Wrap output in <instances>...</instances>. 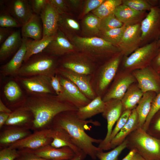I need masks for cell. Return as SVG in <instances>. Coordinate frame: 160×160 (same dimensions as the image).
<instances>
[{
  "label": "cell",
  "instance_id": "obj_1",
  "mask_svg": "<svg viewBox=\"0 0 160 160\" xmlns=\"http://www.w3.org/2000/svg\"><path fill=\"white\" fill-rule=\"evenodd\" d=\"M76 111H68L59 113L53 119L50 127L60 129L66 132L76 145L87 156L95 160L98 152L103 150L95 146L94 144H99L103 140L90 136L85 130L88 128L89 124L99 126L100 124L92 119H79L77 116Z\"/></svg>",
  "mask_w": 160,
  "mask_h": 160
},
{
  "label": "cell",
  "instance_id": "obj_2",
  "mask_svg": "<svg viewBox=\"0 0 160 160\" xmlns=\"http://www.w3.org/2000/svg\"><path fill=\"white\" fill-rule=\"evenodd\" d=\"M21 106L33 114V121L31 130L33 132L50 128L53 119L59 113L76 111L78 109L56 95L38 93L23 101Z\"/></svg>",
  "mask_w": 160,
  "mask_h": 160
},
{
  "label": "cell",
  "instance_id": "obj_3",
  "mask_svg": "<svg viewBox=\"0 0 160 160\" xmlns=\"http://www.w3.org/2000/svg\"><path fill=\"white\" fill-rule=\"evenodd\" d=\"M127 148L148 160H160V138L153 137L142 127H137L126 139Z\"/></svg>",
  "mask_w": 160,
  "mask_h": 160
},
{
  "label": "cell",
  "instance_id": "obj_4",
  "mask_svg": "<svg viewBox=\"0 0 160 160\" xmlns=\"http://www.w3.org/2000/svg\"><path fill=\"white\" fill-rule=\"evenodd\" d=\"M73 41L76 47L95 61L96 59L110 58L120 52L118 48L100 37L75 36Z\"/></svg>",
  "mask_w": 160,
  "mask_h": 160
},
{
  "label": "cell",
  "instance_id": "obj_5",
  "mask_svg": "<svg viewBox=\"0 0 160 160\" xmlns=\"http://www.w3.org/2000/svg\"><path fill=\"white\" fill-rule=\"evenodd\" d=\"M123 56L119 53L107 60L91 76V83L97 96L102 98L113 81Z\"/></svg>",
  "mask_w": 160,
  "mask_h": 160
},
{
  "label": "cell",
  "instance_id": "obj_6",
  "mask_svg": "<svg viewBox=\"0 0 160 160\" xmlns=\"http://www.w3.org/2000/svg\"><path fill=\"white\" fill-rule=\"evenodd\" d=\"M57 57L44 52L34 55L22 65L18 75L26 77L37 75L51 77L56 74L58 65Z\"/></svg>",
  "mask_w": 160,
  "mask_h": 160
},
{
  "label": "cell",
  "instance_id": "obj_7",
  "mask_svg": "<svg viewBox=\"0 0 160 160\" xmlns=\"http://www.w3.org/2000/svg\"><path fill=\"white\" fill-rule=\"evenodd\" d=\"M159 49L157 41L140 47L129 55L123 56L119 69L132 72L150 66Z\"/></svg>",
  "mask_w": 160,
  "mask_h": 160
},
{
  "label": "cell",
  "instance_id": "obj_8",
  "mask_svg": "<svg viewBox=\"0 0 160 160\" xmlns=\"http://www.w3.org/2000/svg\"><path fill=\"white\" fill-rule=\"evenodd\" d=\"M95 61L84 54L73 52L62 56L58 64L60 67L76 73L92 76L96 69Z\"/></svg>",
  "mask_w": 160,
  "mask_h": 160
},
{
  "label": "cell",
  "instance_id": "obj_9",
  "mask_svg": "<svg viewBox=\"0 0 160 160\" xmlns=\"http://www.w3.org/2000/svg\"><path fill=\"white\" fill-rule=\"evenodd\" d=\"M140 30L141 47L158 41L160 36V8L159 6L153 7L149 11L140 23Z\"/></svg>",
  "mask_w": 160,
  "mask_h": 160
},
{
  "label": "cell",
  "instance_id": "obj_10",
  "mask_svg": "<svg viewBox=\"0 0 160 160\" xmlns=\"http://www.w3.org/2000/svg\"><path fill=\"white\" fill-rule=\"evenodd\" d=\"M136 82L132 72L119 70L102 98L104 102L113 99L121 100L129 87Z\"/></svg>",
  "mask_w": 160,
  "mask_h": 160
},
{
  "label": "cell",
  "instance_id": "obj_11",
  "mask_svg": "<svg viewBox=\"0 0 160 160\" xmlns=\"http://www.w3.org/2000/svg\"><path fill=\"white\" fill-rule=\"evenodd\" d=\"M105 102V107L102 113L103 116L107 121V132L106 135L98 146L103 150L111 149L109 140L113 127L117 122L123 111V106L121 100L113 99Z\"/></svg>",
  "mask_w": 160,
  "mask_h": 160
},
{
  "label": "cell",
  "instance_id": "obj_12",
  "mask_svg": "<svg viewBox=\"0 0 160 160\" xmlns=\"http://www.w3.org/2000/svg\"><path fill=\"white\" fill-rule=\"evenodd\" d=\"M140 23L127 26L117 47L123 56H128L141 46Z\"/></svg>",
  "mask_w": 160,
  "mask_h": 160
},
{
  "label": "cell",
  "instance_id": "obj_13",
  "mask_svg": "<svg viewBox=\"0 0 160 160\" xmlns=\"http://www.w3.org/2000/svg\"><path fill=\"white\" fill-rule=\"evenodd\" d=\"M132 73L144 93L152 91L157 94L160 91V75L150 66Z\"/></svg>",
  "mask_w": 160,
  "mask_h": 160
},
{
  "label": "cell",
  "instance_id": "obj_14",
  "mask_svg": "<svg viewBox=\"0 0 160 160\" xmlns=\"http://www.w3.org/2000/svg\"><path fill=\"white\" fill-rule=\"evenodd\" d=\"M58 75L63 89L61 94L57 96L59 97L78 109L87 105L92 100L86 97L72 82Z\"/></svg>",
  "mask_w": 160,
  "mask_h": 160
},
{
  "label": "cell",
  "instance_id": "obj_15",
  "mask_svg": "<svg viewBox=\"0 0 160 160\" xmlns=\"http://www.w3.org/2000/svg\"><path fill=\"white\" fill-rule=\"evenodd\" d=\"M56 74L72 82L90 100L97 96L91 84V76L77 73L60 67L57 68Z\"/></svg>",
  "mask_w": 160,
  "mask_h": 160
},
{
  "label": "cell",
  "instance_id": "obj_16",
  "mask_svg": "<svg viewBox=\"0 0 160 160\" xmlns=\"http://www.w3.org/2000/svg\"><path fill=\"white\" fill-rule=\"evenodd\" d=\"M49 129L34 131L28 136L9 147L18 150H33L50 144L52 140L48 135Z\"/></svg>",
  "mask_w": 160,
  "mask_h": 160
},
{
  "label": "cell",
  "instance_id": "obj_17",
  "mask_svg": "<svg viewBox=\"0 0 160 160\" xmlns=\"http://www.w3.org/2000/svg\"><path fill=\"white\" fill-rule=\"evenodd\" d=\"M39 15L43 27L42 38L55 35L58 30L60 14L49 0Z\"/></svg>",
  "mask_w": 160,
  "mask_h": 160
},
{
  "label": "cell",
  "instance_id": "obj_18",
  "mask_svg": "<svg viewBox=\"0 0 160 160\" xmlns=\"http://www.w3.org/2000/svg\"><path fill=\"white\" fill-rule=\"evenodd\" d=\"M12 16L22 25L31 19L33 12L28 0H2Z\"/></svg>",
  "mask_w": 160,
  "mask_h": 160
},
{
  "label": "cell",
  "instance_id": "obj_19",
  "mask_svg": "<svg viewBox=\"0 0 160 160\" xmlns=\"http://www.w3.org/2000/svg\"><path fill=\"white\" fill-rule=\"evenodd\" d=\"M51 77L37 75L20 79L25 87L35 93L52 94L55 92L51 84Z\"/></svg>",
  "mask_w": 160,
  "mask_h": 160
},
{
  "label": "cell",
  "instance_id": "obj_20",
  "mask_svg": "<svg viewBox=\"0 0 160 160\" xmlns=\"http://www.w3.org/2000/svg\"><path fill=\"white\" fill-rule=\"evenodd\" d=\"M74 51L73 45L58 29L52 41L43 52L57 57L73 53Z\"/></svg>",
  "mask_w": 160,
  "mask_h": 160
},
{
  "label": "cell",
  "instance_id": "obj_21",
  "mask_svg": "<svg viewBox=\"0 0 160 160\" xmlns=\"http://www.w3.org/2000/svg\"><path fill=\"white\" fill-rule=\"evenodd\" d=\"M28 150L39 157L49 160H67L72 158L76 154L68 147L56 148L50 144L36 150Z\"/></svg>",
  "mask_w": 160,
  "mask_h": 160
},
{
  "label": "cell",
  "instance_id": "obj_22",
  "mask_svg": "<svg viewBox=\"0 0 160 160\" xmlns=\"http://www.w3.org/2000/svg\"><path fill=\"white\" fill-rule=\"evenodd\" d=\"M33 117L28 110L23 106L15 109L10 114L4 126L17 127L31 130Z\"/></svg>",
  "mask_w": 160,
  "mask_h": 160
},
{
  "label": "cell",
  "instance_id": "obj_23",
  "mask_svg": "<svg viewBox=\"0 0 160 160\" xmlns=\"http://www.w3.org/2000/svg\"><path fill=\"white\" fill-rule=\"evenodd\" d=\"M113 13L123 25L128 26L140 23L148 13L137 11L122 4L115 9Z\"/></svg>",
  "mask_w": 160,
  "mask_h": 160
},
{
  "label": "cell",
  "instance_id": "obj_24",
  "mask_svg": "<svg viewBox=\"0 0 160 160\" xmlns=\"http://www.w3.org/2000/svg\"><path fill=\"white\" fill-rule=\"evenodd\" d=\"M48 135L52 140L50 144L52 146L56 148L68 147L76 154L84 153L76 145L69 135L64 131L50 127L48 129Z\"/></svg>",
  "mask_w": 160,
  "mask_h": 160
},
{
  "label": "cell",
  "instance_id": "obj_25",
  "mask_svg": "<svg viewBox=\"0 0 160 160\" xmlns=\"http://www.w3.org/2000/svg\"><path fill=\"white\" fill-rule=\"evenodd\" d=\"M0 134V148L8 147L31 135V129L17 127H7Z\"/></svg>",
  "mask_w": 160,
  "mask_h": 160
},
{
  "label": "cell",
  "instance_id": "obj_26",
  "mask_svg": "<svg viewBox=\"0 0 160 160\" xmlns=\"http://www.w3.org/2000/svg\"><path fill=\"white\" fill-rule=\"evenodd\" d=\"M28 39L23 38L22 44L20 49L11 60L2 66L1 71L3 75L15 76L18 74L23 65L26 51V44Z\"/></svg>",
  "mask_w": 160,
  "mask_h": 160
},
{
  "label": "cell",
  "instance_id": "obj_27",
  "mask_svg": "<svg viewBox=\"0 0 160 160\" xmlns=\"http://www.w3.org/2000/svg\"><path fill=\"white\" fill-rule=\"evenodd\" d=\"M23 42L21 31H14L1 44L0 47V60L4 61L15 53L21 47Z\"/></svg>",
  "mask_w": 160,
  "mask_h": 160
},
{
  "label": "cell",
  "instance_id": "obj_28",
  "mask_svg": "<svg viewBox=\"0 0 160 160\" xmlns=\"http://www.w3.org/2000/svg\"><path fill=\"white\" fill-rule=\"evenodd\" d=\"M23 38L39 40L43 37V27L40 15L33 13L29 20L21 27Z\"/></svg>",
  "mask_w": 160,
  "mask_h": 160
},
{
  "label": "cell",
  "instance_id": "obj_29",
  "mask_svg": "<svg viewBox=\"0 0 160 160\" xmlns=\"http://www.w3.org/2000/svg\"><path fill=\"white\" fill-rule=\"evenodd\" d=\"M138 116L135 108L132 110L126 124L111 141V149H113L122 143L128 136L138 127Z\"/></svg>",
  "mask_w": 160,
  "mask_h": 160
},
{
  "label": "cell",
  "instance_id": "obj_30",
  "mask_svg": "<svg viewBox=\"0 0 160 160\" xmlns=\"http://www.w3.org/2000/svg\"><path fill=\"white\" fill-rule=\"evenodd\" d=\"M105 107V102L102 97L97 96L87 105L80 108L76 111L78 117L86 120L97 114L102 113Z\"/></svg>",
  "mask_w": 160,
  "mask_h": 160
},
{
  "label": "cell",
  "instance_id": "obj_31",
  "mask_svg": "<svg viewBox=\"0 0 160 160\" xmlns=\"http://www.w3.org/2000/svg\"><path fill=\"white\" fill-rule=\"evenodd\" d=\"M144 93L137 82L132 84L121 100L123 111L126 110H132L135 108Z\"/></svg>",
  "mask_w": 160,
  "mask_h": 160
},
{
  "label": "cell",
  "instance_id": "obj_32",
  "mask_svg": "<svg viewBox=\"0 0 160 160\" xmlns=\"http://www.w3.org/2000/svg\"><path fill=\"white\" fill-rule=\"evenodd\" d=\"M156 93L149 91L144 93L135 108L138 116V127H142L150 112L153 100Z\"/></svg>",
  "mask_w": 160,
  "mask_h": 160
},
{
  "label": "cell",
  "instance_id": "obj_33",
  "mask_svg": "<svg viewBox=\"0 0 160 160\" xmlns=\"http://www.w3.org/2000/svg\"><path fill=\"white\" fill-rule=\"evenodd\" d=\"M54 36L42 38L39 40L28 39L23 62L27 61L32 56L43 52L52 41Z\"/></svg>",
  "mask_w": 160,
  "mask_h": 160
},
{
  "label": "cell",
  "instance_id": "obj_34",
  "mask_svg": "<svg viewBox=\"0 0 160 160\" xmlns=\"http://www.w3.org/2000/svg\"><path fill=\"white\" fill-rule=\"evenodd\" d=\"M122 4V0H105L92 12L93 14L102 19L113 13L115 9Z\"/></svg>",
  "mask_w": 160,
  "mask_h": 160
},
{
  "label": "cell",
  "instance_id": "obj_35",
  "mask_svg": "<svg viewBox=\"0 0 160 160\" xmlns=\"http://www.w3.org/2000/svg\"><path fill=\"white\" fill-rule=\"evenodd\" d=\"M122 4L137 11L146 12L158 6V0H122Z\"/></svg>",
  "mask_w": 160,
  "mask_h": 160
},
{
  "label": "cell",
  "instance_id": "obj_36",
  "mask_svg": "<svg viewBox=\"0 0 160 160\" xmlns=\"http://www.w3.org/2000/svg\"><path fill=\"white\" fill-rule=\"evenodd\" d=\"M0 26L8 28L21 27L18 23L10 14L2 0L0 1Z\"/></svg>",
  "mask_w": 160,
  "mask_h": 160
},
{
  "label": "cell",
  "instance_id": "obj_37",
  "mask_svg": "<svg viewBox=\"0 0 160 160\" xmlns=\"http://www.w3.org/2000/svg\"><path fill=\"white\" fill-rule=\"evenodd\" d=\"M127 26L123 25L119 28L100 31L98 35L100 37L117 47Z\"/></svg>",
  "mask_w": 160,
  "mask_h": 160
},
{
  "label": "cell",
  "instance_id": "obj_38",
  "mask_svg": "<svg viewBox=\"0 0 160 160\" xmlns=\"http://www.w3.org/2000/svg\"><path fill=\"white\" fill-rule=\"evenodd\" d=\"M4 92L7 99L11 103L17 100L22 95V91L19 86L13 81H10L6 84Z\"/></svg>",
  "mask_w": 160,
  "mask_h": 160
},
{
  "label": "cell",
  "instance_id": "obj_39",
  "mask_svg": "<svg viewBox=\"0 0 160 160\" xmlns=\"http://www.w3.org/2000/svg\"><path fill=\"white\" fill-rule=\"evenodd\" d=\"M101 19L93 14L89 15L84 19L83 25L89 34L98 35L100 32Z\"/></svg>",
  "mask_w": 160,
  "mask_h": 160
},
{
  "label": "cell",
  "instance_id": "obj_40",
  "mask_svg": "<svg viewBox=\"0 0 160 160\" xmlns=\"http://www.w3.org/2000/svg\"><path fill=\"white\" fill-rule=\"evenodd\" d=\"M127 147V142L125 140L121 144L106 152L101 151L97 154V157L100 160H118V157L122 152Z\"/></svg>",
  "mask_w": 160,
  "mask_h": 160
},
{
  "label": "cell",
  "instance_id": "obj_41",
  "mask_svg": "<svg viewBox=\"0 0 160 160\" xmlns=\"http://www.w3.org/2000/svg\"><path fill=\"white\" fill-rule=\"evenodd\" d=\"M123 25V24L113 13L101 19L100 31L119 28Z\"/></svg>",
  "mask_w": 160,
  "mask_h": 160
},
{
  "label": "cell",
  "instance_id": "obj_42",
  "mask_svg": "<svg viewBox=\"0 0 160 160\" xmlns=\"http://www.w3.org/2000/svg\"><path fill=\"white\" fill-rule=\"evenodd\" d=\"M160 110V91L153 98L151 109L142 128L146 131L148 130L150 122L154 115Z\"/></svg>",
  "mask_w": 160,
  "mask_h": 160
},
{
  "label": "cell",
  "instance_id": "obj_43",
  "mask_svg": "<svg viewBox=\"0 0 160 160\" xmlns=\"http://www.w3.org/2000/svg\"><path fill=\"white\" fill-rule=\"evenodd\" d=\"M132 110H126L122 112L120 118L117 121L116 125L112 131L109 140L110 145L111 140L119 132L127 122Z\"/></svg>",
  "mask_w": 160,
  "mask_h": 160
},
{
  "label": "cell",
  "instance_id": "obj_44",
  "mask_svg": "<svg viewBox=\"0 0 160 160\" xmlns=\"http://www.w3.org/2000/svg\"><path fill=\"white\" fill-rule=\"evenodd\" d=\"M0 149V160H15L19 155L18 150L9 147Z\"/></svg>",
  "mask_w": 160,
  "mask_h": 160
},
{
  "label": "cell",
  "instance_id": "obj_45",
  "mask_svg": "<svg viewBox=\"0 0 160 160\" xmlns=\"http://www.w3.org/2000/svg\"><path fill=\"white\" fill-rule=\"evenodd\" d=\"M19 155L15 160H49L39 157L27 149L18 150Z\"/></svg>",
  "mask_w": 160,
  "mask_h": 160
},
{
  "label": "cell",
  "instance_id": "obj_46",
  "mask_svg": "<svg viewBox=\"0 0 160 160\" xmlns=\"http://www.w3.org/2000/svg\"><path fill=\"white\" fill-rule=\"evenodd\" d=\"M60 14H67L68 4L67 1L64 0H49Z\"/></svg>",
  "mask_w": 160,
  "mask_h": 160
},
{
  "label": "cell",
  "instance_id": "obj_47",
  "mask_svg": "<svg viewBox=\"0 0 160 160\" xmlns=\"http://www.w3.org/2000/svg\"><path fill=\"white\" fill-rule=\"evenodd\" d=\"M29 1L33 13L39 15L48 0H31Z\"/></svg>",
  "mask_w": 160,
  "mask_h": 160
},
{
  "label": "cell",
  "instance_id": "obj_48",
  "mask_svg": "<svg viewBox=\"0 0 160 160\" xmlns=\"http://www.w3.org/2000/svg\"><path fill=\"white\" fill-rule=\"evenodd\" d=\"M105 0H88L86 1L83 14L86 15L100 6Z\"/></svg>",
  "mask_w": 160,
  "mask_h": 160
},
{
  "label": "cell",
  "instance_id": "obj_49",
  "mask_svg": "<svg viewBox=\"0 0 160 160\" xmlns=\"http://www.w3.org/2000/svg\"><path fill=\"white\" fill-rule=\"evenodd\" d=\"M51 84L56 95L58 96L63 92V88L60 84L59 76L56 74L51 78Z\"/></svg>",
  "mask_w": 160,
  "mask_h": 160
},
{
  "label": "cell",
  "instance_id": "obj_50",
  "mask_svg": "<svg viewBox=\"0 0 160 160\" xmlns=\"http://www.w3.org/2000/svg\"><path fill=\"white\" fill-rule=\"evenodd\" d=\"M14 31L11 28L0 27V44H1Z\"/></svg>",
  "mask_w": 160,
  "mask_h": 160
},
{
  "label": "cell",
  "instance_id": "obj_51",
  "mask_svg": "<svg viewBox=\"0 0 160 160\" xmlns=\"http://www.w3.org/2000/svg\"><path fill=\"white\" fill-rule=\"evenodd\" d=\"M150 66L157 72L160 71V48H159Z\"/></svg>",
  "mask_w": 160,
  "mask_h": 160
},
{
  "label": "cell",
  "instance_id": "obj_52",
  "mask_svg": "<svg viewBox=\"0 0 160 160\" xmlns=\"http://www.w3.org/2000/svg\"><path fill=\"white\" fill-rule=\"evenodd\" d=\"M153 118H155L153 128L154 130L156 132L160 133V110L154 115Z\"/></svg>",
  "mask_w": 160,
  "mask_h": 160
},
{
  "label": "cell",
  "instance_id": "obj_53",
  "mask_svg": "<svg viewBox=\"0 0 160 160\" xmlns=\"http://www.w3.org/2000/svg\"><path fill=\"white\" fill-rule=\"evenodd\" d=\"M10 114L0 112V129L4 125L7 121Z\"/></svg>",
  "mask_w": 160,
  "mask_h": 160
},
{
  "label": "cell",
  "instance_id": "obj_54",
  "mask_svg": "<svg viewBox=\"0 0 160 160\" xmlns=\"http://www.w3.org/2000/svg\"><path fill=\"white\" fill-rule=\"evenodd\" d=\"M12 111L7 107L3 103L1 99H0V112H3L7 113H11Z\"/></svg>",
  "mask_w": 160,
  "mask_h": 160
},
{
  "label": "cell",
  "instance_id": "obj_55",
  "mask_svg": "<svg viewBox=\"0 0 160 160\" xmlns=\"http://www.w3.org/2000/svg\"><path fill=\"white\" fill-rule=\"evenodd\" d=\"M86 156L87 155L84 153L76 154L72 158L67 160H83Z\"/></svg>",
  "mask_w": 160,
  "mask_h": 160
},
{
  "label": "cell",
  "instance_id": "obj_56",
  "mask_svg": "<svg viewBox=\"0 0 160 160\" xmlns=\"http://www.w3.org/2000/svg\"><path fill=\"white\" fill-rule=\"evenodd\" d=\"M136 152L134 150H131L129 153L122 160H132Z\"/></svg>",
  "mask_w": 160,
  "mask_h": 160
},
{
  "label": "cell",
  "instance_id": "obj_57",
  "mask_svg": "<svg viewBox=\"0 0 160 160\" xmlns=\"http://www.w3.org/2000/svg\"><path fill=\"white\" fill-rule=\"evenodd\" d=\"M132 160H148L145 158L139 153L136 152Z\"/></svg>",
  "mask_w": 160,
  "mask_h": 160
},
{
  "label": "cell",
  "instance_id": "obj_58",
  "mask_svg": "<svg viewBox=\"0 0 160 160\" xmlns=\"http://www.w3.org/2000/svg\"><path fill=\"white\" fill-rule=\"evenodd\" d=\"M68 4H70L75 7H76L80 4V1L77 0H70L67 1Z\"/></svg>",
  "mask_w": 160,
  "mask_h": 160
},
{
  "label": "cell",
  "instance_id": "obj_59",
  "mask_svg": "<svg viewBox=\"0 0 160 160\" xmlns=\"http://www.w3.org/2000/svg\"><path fill=\"white\" fill-rule=\"evenodd\" d=\"M157 45L159 48H160V36L157 41Z\"/></svg>",
  "mask_w": 160,
  "mask_h": 160
},
{
  "label": "cell",
  "instance_id": "obj_60",
  "mask_svg": "<svg viewBox=\"0 0 160 160\" xmlns=\"http://www.w3.org/2000/svg\"><path fill=\"white\" fill-rule=\"evenodd\" d=\"M158 6L160 8V0H158Z\"/></svg>",
  "mask_w": 160,
  "mask_h": 160
},
{
  "label": "cell",
  "instance_id": "obj_61",
  "mask_svg": "<svg viewBox=\"0 0 160 160\" xmlns=\"http://www.w3.org/2000/svg\"><path fill=\"white\" fill-rule=\"evenodd\" d=\"M158 73L159 74V75H160V71H159Z\"/></svg>",
  "mask_w": 160,
  "mask_h": 160
}]
</instances>
